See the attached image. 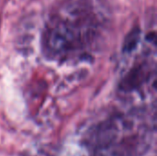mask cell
<instances>
[{"instance_id": "cell-1", "label": "cell", "mask_w": 157, "mask_h": 156, "mask_svg": "<svg viewBox=\"0 0 157 156\" xmlns=\"http://www.w3.org/2000/svg\"><path fill=\"white\" fill-rule=\"evenodd\" d=\"M108 19L98 0H62L45 22L43 50L59 58L86 53L101 39Z\"/></svg>"}]
</instances>
